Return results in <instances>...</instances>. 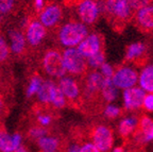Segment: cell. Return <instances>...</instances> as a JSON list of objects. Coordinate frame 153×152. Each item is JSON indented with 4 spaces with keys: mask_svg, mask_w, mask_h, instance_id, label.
I'll return each instance as SVG.
<instances>
[{
    "mask_svg": "<svg viewBox=\"0 0 153 152\" xmlns=\"http://www.w3.org/2000/svg\"><path fill=\"white\" fill-rule=\"evenodd\" d=\"M33 63L37 66L39 72H43V74L53 79L64 78L67 72L63 52L57 47L42 49Z\"/></svg>",
    "mask_w": 153,
    "mask_h": 152,
    "instance_id": "6da1fadb",
    "label": "cell"
},
{
    "mask_svg": "<svg viewBox=\"0 0 153 152\" xmlns=\"http://www.w3.org/2000/svg\"><path fill=\"white\" fill-rule=\"evenodd\" d=\"M25 16L19 24V28L24 33L25 37L27 39V43L30 48L33 55V62L35 61L36 55L42 50V44L44 43L45 38L48 35L47 28L42 25V22L38 20L37 17L33 14L24 10Z\"/></svg>",
    "mask_w": 153,
    "mask_h": 152,
    "instance_id": "7a4b0ae2",
    "label": "cell"
},
{
    "mask_svg": "<svg viewBox=\"0 0 153 152\" xmlns=\"http://www.w3.org/2000/svg\"><path fill=\"white\" fill-rule=\"evenodd\" d=\"M51 33L55 42L67 49L79 46L88 35V29L83 22L70 18L63 25H60Z\"/></svg>",
    "mask_w": 153,
    "mask_h": 152,
    "instance_id": "3957f363",
    "label": "cell"
},
{
    "mask_svg": "<svg viewBox=\"0 0 153 152\" xmlns=\"http://www.w3.org/2000/svg\"><path fill=\"white\" fill-rule=\"evenodd\" d=\"M9 37L11 40V51H12L13 60L17 62H24L26 64L33 63V55L27 43L24 33L18 26H10Z\"/></svg>",
    "mask_w": 153,
    "mask_h": 152,
    "instance_id": "277c9868",
    "label": "cell"
},
{
    "mask_svg": "<svg viewBox=\"0 0 153 152\" xmlns=\"http://www.w3.org/2000/svg\"><path fill=\"white\" fill-rule=\"evenodd\" d=\"M63 57L67 72L72 78H85L88 74V63L87 59L80 53L79 50L76 48H67L63 51Z\"/></svg>",
    "mask_w": 153,
    "mask_h": 152,
    "instance_id": "5b68a950",
    "label": "cell"
},
{
    "mask_svg": "<svg viewBox=\"0 0 153 152\" xmlns=\"http://www.w3.org/2000/svg\"><path fill=\"white\" fill-rule=\"evenodd\" d=\"M64 18V11L60 3L55 0H46L43 11L38 16V20L47 30L53 32L60 26Z\"/></svg>",
    "mask_w": 153,
    "mask_h": 152,
    "instance_id": "8992f818",
    "label": "cell"
},
{
    "mask_svg": "<svg viewBox=\"0 0 153 152\" xmlns=\"http://www.w3.org/2000/svg\"><path fill=\"white\" fill-rule=\"evenodd\" d=\"M103 13L111 17L116 24H123L130 19L133 10L129 0H106Z\"/></svg>",
    "mask_w": 153,
    "mask_h": 152,
    "instance_id": "52a82bcc",
    "label": "cell"
},
{
    "mask_svg": "<svg viewBox=\"0 0 153 152\" xmlns=\"http://www.w3.org/2000/svg\"><path fill=\"white\" fill-rule=\"evenodd\" d=\"M91 142L101 152H111L114 146V132L106 124H97L91 132Z\"/></svg>",
    "mask_w": 153,
    "mask_h": 152,
    "instance_id": "ba28073f",
    "label": "cell"
},
{
    "mask_svg": "<svg viewBox=\"0 0 153 152\" xmlns=\"http://www.w3.org/2000/svg\"><path fill=\"white\" fill-rule=\"evenodd\" d=\"M59 86L64 94L68 104L72 107H79L81 103V86L78 80L72 77H64L59 81Z\"/></svg>",
    "mask_w": 153,
    "mask_h": 152,
    "instance_id": "9c48e42d",
    "label": "cell"
},
{
    "mask_svg": "<svg viewBox=\"0 0 153 152\" xmlns=\"http://www.w3.org/2000/svg\"><path fill=\"white\" fill-rule=\"evenodd\" d=\"M101 13L98 0H83L76 7V14L84 25H94Z\"/></svg>",
    "mask_w": 153,
    "mask_h": 152,
    "instance_id": "30bf717a",
    "label": "cell"
},
{
    "mask_svg": "<svg viewBox=\"0 0 153 152\" xmlns=\"http://www.w3.org/2000/svg\"><path fill=\"white\" fill-rule=\"evenodd\" d=\"M26 76L27 83L25 86V94H26L27 99H32L34 96L38 94L46 79L43 78L42 72H39V69L34 63L28 65V70H27Z\"/></svg>",
    "mask_w": 153,
    "mask_h": 152,
    "instance_id": "8fae6325",
    "label": "cell"
},
{
    "mask_svg": "<svg viewBox=\"0 0 153 152\" xmlns=\"http://www.w3.org/2000/svg\"><path fill=\"white\" fill-rule=\"evenodd\" d=\"M138 78L139 75L135 69L128 66H121L115 70L112 80L117 88L128 89L135 86V84L138 82Z\"/></svg>",
    "mask_w": 153,
    "mask_h": 152,
    "instance_id": "7c38bea8",
    "label": "cell"
},
{
    "mask_svg": "<svg viewBox=\"0 0 153 152\" xmlns=\"http://www.w3.org/2000/svg\"><path fill=\"white\" fill-rule=\"evenodd\" d=\"M103 81L104 77L99 72L94 70L86 75L83 84V99L93 100L99 93L101 94Z\"/></svg>",
    "mask_w": 153,
    "mask_h": 152,
    "instance_id": "4fadbf2b",
    "label": "cell"
},
{
    "mask_svg": "<svg viewBox=\"0 0 153 152\" xmlns=\"http://www.w3.org/2000/svg\"><path fill=\"white\" fill-rule=\"evenodd\" d=\"M76 49L84 57L89 59L103 50V39L98 33L88 34Z\"/></svg>",
    "mask_w": 153,
    "mask_h": 152,
    "instance_id": "5bb4252c",
    "label": "cell"
},
{
    "mask_svg": "<svg viewBox=\"0 0 153 152\" xmlns=\"http://www.w3.org/2000/svg\"><path fill=\"white\" fill-rule=\"evenodd\" d=\"M146 92L141 87H134L124 89L123 92V107L127 111H137L141 109Z\"/></svg>",
    "mask_w": 153,
    "mask_h": 152,
    "instance_id": "9a60e30c",
    "label": "cell"
},
{
    "mask_svg": "<svg viewBox=\"0 0 153 152\" xmlns=\"http://www.w3.org/2000/svg\"><path fill=\"white\" fill-rule=\"evenodd\" d=\"M24 143L20 132L10 134L4 128H0V152H15Z\"/></svg>",
    "mask_w": 153,
    "mask_h": 152,
    "instance_id": "2e32d148",
    "label": "cell"
},
{
    "mask_svg": "<svg viewBox=\"0 0 153 152\" xmlns=\"http://www.w3.org/2000/svg\"><path fill=\"white\" fill-rule=\"evenodd\" d=\"M136 25L141 31H153V4H149L146 7L136 12L135 16Z\"/></svg>",
    "mask_w": 153,
    "mask_h": 152,
    "instance_id": "e0dca14e",
    "label": "cell"
},
{
    "mask_svg": "<svg viewBox=\"0 0 153 152\" xmlns=\"http://www.w3.org/2000/svg\"><path fill=\"white\" fill-rule=\"evenodd\" d=\"M25 5L26 3L22 0H0V14L7 19L16 17L19 12L24 10Z\"/></svg>",
    "mask_w": 153,
    "mask_h": 152,
    "instance_id": "ac0fdd59",
    "label": "cell"
},
{
    "mask_svg": "<svg viewBox=\"0 0 153 152\" xmlns=\"http://www.w3.org/2000/svg\"><path fill=\"white\" fill-rule=\"evenodd\" d=\"M138 138L140 143H150L153 140V119L143 115L139 119L138 124Z\"/></svg>",
    "mask_w": 153,
    "mask_h": 152,
    "instance_id": "d6986e66",
    "label": "cell"
},
{
    "mask_svg": "<svg viewBox=\"0 0 153 152\" xmlns=\"http://www.w3.org/2000/svg\"><path fill=\"white\" fill-rule=\"evenodd\" d=\"M39 152H60L62 140L55 135H46L36 142Z\"/></svg>",
    "mask_w": 153,
    "mask_h": 152,
    "instance_id": "ffe728a7",
    "label": "cell"
},
{
    "mask_svg": "<svg viewBox=\"0 0 153 152\" xmlns=\"http://www.w3.org/2000/svg\"><path fill=\"white\" fill-rule=\"evenodd\" d=\"M139 119L136 116H128L120 120L118 124V133L121 137H129L138 129Z\"/></svg>",
    "mask_w": 153,
    "mask_h": 152,
    "instance_id": "44dd1931",
    "label": "cell"
},
{
    "mask_svg": "<svg viewBox=\"0 0 153 152\" xmlns=\"http://www.w3.org/2000/svg\"><path fill=\"white\" fill-rule=\"evenodd\" d=\"M13 61L14 60H13L11 47L7 43V40L3 36V32H1L0 33V68H11Z\"/></svg>",
    "mask_w": 153,
    "mask_h": 152,
    "instance_id": "7402d4cb",
    "label": "cell"
},
{
    "mask_svg": "<svg viewBox=\"0 0 153 152\" xmlns=\"http://www.w3.org/2000/svg\"><path fill=\"white\" fill-rule=\"evenodd\" d=\"M139 86L147 93H153V65H148L143 69L138 78Z\"/></svg>",
    "mask_w": 153,
    "mask_h": 152,
    "instance_id": "603a6c76",
    "label": "cell"
},
{
    "mask_svg": "<svg viewBox=\"0 0 153 152\" xmlns=\"http://www.w3.org/2000/svg\"><path fill=\"white\" fill-rule=\"evenodd\" d=\"M67 101L64 94L61 90L60 86L56 82H53L52 87H51V107L55 110H62L66 107Z\"/></svg>",
    "mask_w": 153,
    "mask_h": 152,
    "instance_id": "cb8c5ba5",
    "label": "cell"
},
{
    "mask_svg": "<svg viewBox=\"0 0 153 152\" xmlns=\"http://www.w3.org/2000/svg\"><path fill=\"white\" fill-rule=\"evenodd\" d=\"M101 96L108 103L116 100V98H117V87L113 83L112 79L104 78L102 88H101Z\"/></svg>",
    "mask_w": 153,
    "mask_h": 152,
    "instance_id": "d4e9b609",
    "label": "cell"
},
{
    "mask_svg": "<svg viewBox=\"0 0 153 152\" xmlns=\"http://www.w3.org/2000/svg\"><path fill=\"white\" fill-rule=\"evenodd\" d=\"M54 81L47 79L44 82L43 86L39 89L38 94L36 95L37 97V102L42 103L44 105H50L51 107V87Z\"/></svg>",
    "mask_w": 153,
    "mask_h": 152,
    "instance_id": "484cf974",
    "label": "cell"
},
{
    "mask_svg": "<svg viewBox=\"0 0 153 152\" xmlns=\"http://www.w3.org/2000/svg\"><path fill=\"white\" fill-rule=\"evenodd\" d=\"M146 51V46L143 43H134L127 47L126 50V60L127 61H136L138 57L145 53Z\"/></svg>",
    "mask_w": 153,
    "mask_h": 152,
    "instance_id": "4316f807",
    "label": "cell"
},
{
    "mask_svg": "<svg viewBox=\"0 0 153 152\" xmlns=\"http://www.w3.org/2000/svg\"><path fill=\"white\" fill-rule=\"evenodd\" d=\"M48 135V129L44 128V127L38 126V124H33L27 131V137L30 140H35L37 142L38 139H41L42 137Z\"/></svg>",
    "mask_w": 153,
    "mask_h": 152,
    "instance_id": "83f0119b",
    "label": "cell"
},
{
    "mask_svg": "<svg viewBox=\"0 0 153 152\" xmlns=\"http://www.w3.org/2000/svg\"><path fill=\"white\" fill-rule=\"evenodd\" d=\"M87 63H88V67H89V68H94V69L100 68V67L105 63L104 50H102V51L98 52L97 54L93 55L91 57L87 59Z\"/></svg>",
    "mask_w": 153,
    "mask_h": 152,
    "instance_id": "f1b7e54d",
    "label": "cell"
},
{
    "mask_svg": "<svg viewBox=\"0 0 153 152\" xmlns=\"http://www.w3.org/2000/svg\"><path fill=\"white\" fill-rule=\"evenodd\" d=\"M103 114H104V116L106 117V118L115 119L120 116V114H121V110H120V107H118L117 105L110 104V103H108V104L104 107Z\"/></svg>",
    "mask_w": 153,
    "mask_h": 152,
    "instance_id": "f546056e",
    "label": "cell"
},
{
    "mask_svg": "<svg viewBox=\"0 0 153 152\" xmlns=\"http://www.w3.org/2000/svg\"><path fill=\"white\" fill-rule=\"evenodd\" d=\"M129 3L131 5V9L133 10V12H135V11L138 12L139 10L150 4V0H129Z\"/></svg>",
    "mask_w": 153,
    "mask_h": 152,
    "instance_id": "4dcf8cb0",
    "label": "cell"
},
{
    "mask_svg": "<svg viewBox=\"0 0 153 152\" xmlns=\"http://www.w3.org/2000/svg\"><path fill=\"white\" fill-rule=\"evenodd\" d=\"M143 107L147 112H153V93L147 94L143 100Z\"/></svg>",
    "mask_w": 153,
    "mask_h": 152,
    "instance_id": "1f68e13d",
    "label": "cell"
},
{
    "mask_svg": "<svg viewBox=\"0 0 153 152\" xmlns=\"http://www.w3.org/2000/svg\"><path fill=\"white\" fill-rule=\"evenodd\" d=\"M100 69H101V74L103 75L104 78H110V79L113 78L115 70L113 69L112 65L108 64V63H104V64L100 67Z\"/></svg>",
    "mask_w": 153,
    "mask_h": 152,
    "instance_id": "d6a6232c",
    "label": "cell"
},
{
    "mask_svg": "<svg viewBox=\"0 0 153 152\" xmlns=\"http://www.w3.org/2000/svg\"><path fill=\"white\" fill-rule=\"evenodd\" d=\"M81 152H101L93 142H84L81 145Z\"/></svg>",
    "mask_w": 153,
    "mask_h": 152,
    "instance_id": "836d02e7",
    "label": "cell"
},
{
    "mask_svg": "<svg viewBox=\"0 0 153 152\" xmlns=\"http://www.w3.org/2000/svg\"><path fill=\"white\" fill-rule=\"evenodd\" d=\"M65 152H81V145H79L76 142L70 143L69 145L67 146Z\"/></svg>",
    "mask_w": 153,
    "mask_h": 152,
    "instance_id": "e575fe53",
    "label": "cell"
},
{
    "mask_svg": "<svg viewBox=\"0 0 153 152\" xmlns=\"http://www.w3.org/2000/svg\"><path fill=\"white\" fill-rule=\"evenodd\" d=\"M83 0H63V4L66 7H78Z\"/></svg>",
    "mask_w": 153,
    "mask_h": 152,
    "instance_id": "d590c367",
    "label": "cell"
},
{
    "mask_svg": "<svg viewBox=\"0 0 153 152\" xmlns=\"http://www.w3.org/2000/svg\"><path fill=\"white\" fill-rule=\"evenodd\" d=\"M10 22V20L7 18V17H4L3 15L0 14V28H3V27L5 26V25H7Z\"/></svg>",
    "mask_w": 153,
    "mask_h": 152,
    "instance_id": "8d00e7d4",
    "label": "cell"
},
{
    "mask_svg": "<svg viewBox=\"0 0 153 152\" xmlns=\"http://www.w3.org/2000/svg\"><path fill=\"white\" fill-rule=\"evenodd\" d=\"M111 152H130L128 149H126L124 147H115L113 148V150Z\"/></svg>",
    "mask_w": 153,
    "mask_h": 152,
    "instance_id": "74e56055",
    "label": "cell"
},
{
    "mask_svg": "<svg viewBox=\"0 0 153 152\" xmlns=\"http://www.w3.org/2000/svg\"><path fill=\"white\" fill-rule=\"evenodd\" d=\"M15 152H30V151H29V149L26 147V146L22 145V146H20V147H19Z\"/></svg>",
    "mask_w": 153,
    "mask_h": 152,
    "instance_id": "f35d334b",
    "label": "cell"
},
{
    "mask_svg": "<svg viewBox=\"0 0 153 152\" xmlns=\"http://www.w3.org/2000/svg\"><path fill=\"white\" fill-rule=\"evenodd\" d=\"M2 69H3V68H2ZM1 72H2V70H1ZM0 75H1V72H0Z\"/></svg>",
    "mask_w": 153,
    "mask_h": 152,
    "instance_id": "ab89813d",
    "label": "cell"
}]
</instances>
